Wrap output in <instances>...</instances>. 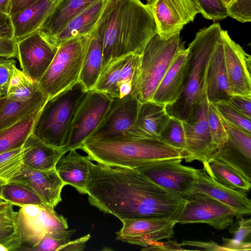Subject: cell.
I'll return each mask as SVG.
<instances>
[{
	"label": "cell",
	"instance_id": "obj_1",
	"mask_svg": "<svg viewBox=\"0 0 251 251\" xmlns=\"http://www.w3.org/2000/svg\"><path fill=\"white\" fill-rule=\"evenodd\" d=\"M86 190L91 205L121 221L151 218L176 220L187 201L135 169L94 164L91 161Z\"/></svg>",
	"mask_w": 251,
	"mask_h": 251
},
{
	"label": "cell",
	"instance_id": "obj_2",
	"mask_svg": "<svg viewBox=\"0 0 251 251\" xmlns=\"http://www.w3.org/2000/svg\"><path fill=\"white\" fill-rule=\"evenodd\" d=\"M93 30L102 46L101 70L120 57L142 55L157 33L150 10L140 0H105Z\"/></svg>",
	"mask_w": 251,
	"mask_h": 251
},
{
	"label": "cell",
	"instance_id": "obj_3",
	"mask_svg": "<svg viewBox=\"0 0 251 251\" xmlns=\"http://www.w3.org/2000/svg\"><path fill=\"white\" fill-rule=\"evenodd\" d=\"M79 149L91 160L104 165L135 169L146 164L172 159H185L186 152L156 137L126 135L88 138Z\"/></svg>",
	"mask_w": 251,
	"mask_h": 251
},
{
	"label": "cell",
	"instance_id": "obj_4",
	"mask_svg": "<svg viewBox=\"0 0 251 251\" xmlns=\"http://www.w3.org/2000/svg\"><path fill=\"white\" fill-rule=\"evenodd\" d=\"M222 28L214 23L198 32L187 48L188 55L183 90L173 103L166 105L170 117L186 121L194 107L205 96V78L207 64L219 40Z\"/></svg>",
	"mask_w": 251,
	"mask_h": 251
},
{
	"label": "cell",
	"instance_id": "obj_5",
	"mask_svg": "<svg viewBox=\"0 0 251 251\" xmlns=\"http://www.w3.org/2000/svg\"><path fill=\"white\" fill-rule=\"evenodd\" d=\"M87 92L78 81L49 98L39 113L32 133L49 145L65 147L76 110Z\"/></svg>",
	"mask_w": 251,
	"mask_h": 251
},
{
	"label": "cell",
	"instance_id": "obj_6",
	"mask_svg": "<svg viewBox=\"0 0 251 251\" xmlns=\"http://www.w3.org/2000/svg\"><path fill=\"white\" fill-rule=\"evenodd\" d=\"M90 34L66 41L56 54L38 84L50 98L79 81Z\"/></svg>",
	"mask_w": 251,
	"mask_h": 251
},
{
	"label": "cell",
	"instance_id": "obj_7",
	"mask_svg": "<svg viewBox=\"0 0 251 251\" xmlns=\"http://www.w3.org/2000/svg\"><path fill=\"white\" fill-rule=\"evenodd\" d=\"M14 221V251H31L47 236L68 229L67 219L48 206L23 205Z\"/></svg>",
	"mask_w": 251,
	"mask_h": 251
},
{
	"label": "cell",
	"instance_id": "obj_8",
	"mask_svg": "<svg viewBox=\"0 0 251 251\" xmlns=\"http://www.w3.org/2000/svg\"><path fill=\"white\" fill-rule=\"evenodd\" d=\"M183 49L180 32L168 38L157 33L150 40L141 55L138 83L140 103L151 100L176 54Z\"/></svg>",
	"mask_w": 251,
	"mask_h": 251
},
{
	"label": "cell",
	"instance_id": "obj_9",
	"mask_svg": "<svg viewBox=\"0 0 251 251\" xmlns=\"http://www.w3.org/2000/svg\"><path fill=\"white\" fill-rule=\"evenodd\" d=\"M141 59V55L130 53L111 60L101 71L93 89L112 99L131 94L138 99Z\"/></svg>",
	"mask_w": 251,
	"mask_h": 251
},
{
	"label": "cell",
	"instance_id": "obj_10",
	"mask_svg": "<svg viewBox=\"0 0 251 251\" xmlns=\"http://www.w3.org/2000/svg\"><path fill=\"white\" fill-rule=\"evenodd\" d=\"M182 160L154 161L135 169L164 189L187 200L195 193L197 169L183 165Z\"/></svg>",
	"mask_w": 251,
	"mask_h": 251
},
{
	"label": "cell",
	"instance_id": "obj_11",
	"mask_svg": "<svg viewBox=\"0 0 251 251\" xmlns=\"http://www.w3.org/2000/svg\"><path fill=\"white\" fill-rule=\"evenodd\" d=\"M112 99L95 89L88 90L78 107L72 125L68 143V151L79 149L96 130L105 115Z\"/></svg>",
	"mask_w": 251,
	"mask_h": 251
},
{
	"label": "cell",
	"instance_id": "obj_12",
	"mask_svg": "<svg viewBox=\"0 0 251 251\" xmlns=\"http://www.w3.org/2000/svg\"><path fill=\"white\" fill-rule=\"evenodd\" d=\"M235 216L226 204L205 194L195 192L187 200L176 221L180 224L205 223L222 230L233 224Z\"/></svg>",
	"mask_w": 251,
	"mask_h": 251
},
{
	"label": "cell",
	"instance_id": "obj_13",
	"mask_svg": "<svg viewBox=\"0 0 251 251\" xmlns=\"http://www.w3.org/2000/svg\"><path fill=\"white\" fill-rule=\"evenodd\" d=\"M140 102L133 95L112 99L103 120L88 138H98L118 135L149 137L136 126Z\"/></svg>",
	"mask_w": 251,
	"mask_h": 251
},
{
	"label": "cell",
	"instance_id": "obj_14",
	"mask_svg": "<svg viewBox=\"0 0 251 251\" xmlns=\"http://www.w3.org/2000/svg\"><path fill=\"white\" fill-rule=\"evenodd\" d=\"M206 97L196 105L188 118L181 121L183 127L187 157L186 162L208 160L217 150L213 144L207 119Z\"/></svg>",
	"mask_w": 251,
	"mask_h": 251
},
{
	"label": "cell",
	"instance_id": "obj_15",
	"mask_svg": "<svg viewBox=\"0 0 251 251\" xmlns=\"http://www.w3.org/2000/svg\"><path fill=\"white\" fill-rule=\"evenodd\" d=\"M156 23L157 34L168 38L193 22L199 11L192 0H146Z\"/></svg>",
	"mask_w": 251,
	"mask_h": 251
},
{
	"label": "cell",
	"instance_id": "obj_16",
	"mask_svg": "<svg viewBox=\"0 0 251 251\" xmlns=\"http://www.w3.org/2000/svg\"><path fill=\"white\" fill-rule=\"evenodd\" d=\"M122 228L116 233V240L143 248L163 239L174 237L176 220L151 218L125 219Z\"/></svg>",
	"mask_w": 251,
	"mask_h": 251
},
{
	"label": "cell",
	"instance_id": "obj_17",
	"mask_svg": "<svg viewBox=\"0 0 251 251\" xmlns=\"http://www.w3.org/2000/svg\"><path fill=\"white\" fill-rule=\"evenodd\" d=\"M58 48L49 43L37 31L17 41L18 56L22 72L38 83L52 60Z\"/></svg>",
	"mask_w": 251,
	"mask_h": 251
},
{
	"label": "cell",
	"instance_id": "obj_18",
	"mask_svg": "<svg viewBox=\"0 0 251 251\" xmlns=\"http://www.w3.org/2000/svg\"><path fill=\"white\" fill-rule=\"evenodd\" d=\"M227 82L232 95L251 97V56L230 37L227 30L221 33Z\"/></svg>",
	"mask_w": 251,
	"mask_h": 251
},
{
	"label": "cell",
	"instance_id": "obj_19",
	"mask_svg": "<svg viewBox=\"0 0 251 251\" xmlns=\"http://www.w3.org/2000/svg\"><path fill=\"white\" fill-rule=\"evenodd\" d=\"M8 182L34 193L52 208L62 201L61 191L65 186L55 169L41 171L25 165L21 173Z\"/></svg>",
	"mask_w": 251,
	"mask_h": 251
},
{
	"label": "cell",
	"instance_id": "obj_20",
	"mask_svg": "<svg viewBox=\"0 0 251 251\" xmlns=\"http://www.w3.org/2000/svg\"><path fill=\"white\" fill-rule=\"evenodd\" d=\"M195 192L208 195L228 206L238 216L251 214V201L246 193L223 185L214 180L203 169H197Z\"/></svg>",
	"mask_w": 251,
	"mask_h": 251
},
{
	"label": "cell",
	"instance_id": "obj_21",
	"mask_svg": "<svg viewBox=\"0 0 251 251\" xmlns=\"http://www.w3.org/2000/svg\"><path fill=\"white\" fill-rule=\"evenodd\" d=\"M232 96L227 82L223 45L220 36L207 64L205 96L208 101L215 103L227 101Z\"/></svg>",
	"mask_w": 251,
	"mask_h": 251
},
{
	"label": "cell",
	"instance_id": "obj_22",
	"mask_svg": "<svg viewBox=\"0 0 251 251\" xmlns=\"http://www.w3.org/2000/svg\"><path fill=\"white\" fill-rule=\"evenodd\" d=\"M188 55L187 49L177 53L151 100L167 105L178 98L183 88Z\"/></svg>",
	"mask_w": 251,
	"mask_h": 251
},
{
	"label": "cell",
	"instance_id": "obj_23",
	"mask_svg": "<svg viewBox=\"0 0 251 251\" xmlns=\"http://www.w3.org/2000/svg\"><path fill=\"white\" fill-rule=\"evenodd\" d=\"M22 147L24 165L41 171L55 169L58 160L68 152L65 147H56L49 145L32 133Z\"/></svg>",
	"mask_w": 251,
	"mask_h": 251
},
{
	"label": "cell",
	"instance_id": "obj_24",
	"mask_svg": "<svg viewBox=\"0 0 251 251\" xmlns=\"http://www.w3.org/2000/svg\"><path fill=\"white\" fill-rule=\"evenodd\" d=\"M58 2L37 0L20 11L11 14L14 36L17 41L38 31Z\"/></svg>",
	"mask_w": 251,
	"mask_h": 251
},
{
	"label": "cell",
	"instance_id": "obj_25",
	"mask_svg": "<svg viewBox=\"0 0 251 251\" xmlns=\"http://www.w3.org/2000/svg\"><path fill=\"white\" fill-rule=\"evenodd\" d=\"M60 158L55 170L65 185L74 187L79 193L87 194L86 185L89 175V164L91 160L72 150Z\"/></svg>",
	"mask_w": 251,
	"mask_h": 251
},
{
	"label": "cell",
	"instance_id": "obj_26",
	"mask_svg": "<svg viewBox=\"0 0 251 251\" xmlns=\"http://www.w3.org/2000/svg\"><path fill=\"white\" fill-rule=\"evenodd\" d=\"M105 1L97 0L94 2L47 41L58 48L71 39L90 34L100 15Z\"/></svg>",
	"mask_w": 251,
	"mask_h": 251
},
{
	"label": "cell",
	"instance_id": "obj_27",
	"mask_svg": "<svg viewBox=\"0 0 251 251\" xmlns=\"http://www.w3.org/2000/svg\"><path fill=\"white\" fill-rule=\"evenodd\" d=\"M97 0H61L46 18L39 31L47 41Z\"/></svg>",
	"mask_w": 251,
	"mask_h": 251
},
{
	"label": "cell",
	"instance_id": "obj_28",
	"mask_svg": "<svg viewBox=\"0 0 251 251\" xmlns=\"http://www.w3.org/2000/svg\"><path fill=\"white\" fill-rule=\"evenodd\" d=\"M209 158L223 162L251 182V147L238 145L227 139Z\"/></svg>",
	"mask_w": 251,
	"mask_h": 251
},
{
	"label": "cell",
	"instance_id": "obj_29",
	"mask_svg": "<svg viewBox=\"0 0 251 251\" xmlns=\"http://www.w3.org/2000/svg\"><path fill=\"white\" fill-rule=\"evenodd\" d=\"M169 118L165 105L148 100L140 103L136 126L148 137L158 138Z\"/></svg>",
	"mask_w": 251,
	"mask_h": 251
},
{
	"label": "cell",
	"instance_id": "obj_30",
	"mask_svg": "<svg viewBox=\"0 0 251 251\" xmlns=\"http://www.w3.org/2000/svg\"><path fill=\"white\" fill-rule=\"evenodd\" d=\"M102 53V44L93 30L79 77V81L87 91L94 88L99 78L101 70Z\"/></svg>",
	"mask_w": 251,
	"mask_h": 251
},
{
	"label": "cell",
	"instance_id": "obj_31",
	"mask_svg": "<svg viewBox=\"0 0 251 251\" xmlns=\"http://www.w3.org/2000/svg\"><path fill=\"white\" fill-rule=\"evenodd\" d=\"M48 99L42 91L25 100H15L7 97L4 105L0 111V131L24 116L41 109Z\"/></svg>",
	"mask_w": 251,
	"mask_h": 251
},
{
	"label": "cell",
	"instance_id": "obj_32",
	"mask_svg": "<svg viewBox=\"0 0 251 251\" xmlns=\"http://www.w3.org/2000/svg\"><path fill=\"white\" fill-rule=\"evenodd\" d=\"M41 109L24 116L0 131V154L22 147L28 136L32 133Z\"/></svg>",
	"mask_w": 251,
	"mask_h": 251
},
{
	"label": "cell",
	"instance_id": "obj_33",
	"mask_svg": "<svg viewBox=\"0 0 251 251\" xmlns=\"http://www.w3.org/2000/svg\"><path fill=\"white\" fill-rule=\"evenodd\" d=\"M202 163L208 175L220 184L243 193L250 190L251 182L223 162L209 158Z\"/></svg>",
	"mask_w": 251,
	"mask_h": 251
},
{
	"label": "cell",
	"instance_id": "obj_34",
	"mask_svg": "<svg viewBox=\"0 0 251 251\" xmlns=\"http://www.w3.org/2000/svg\"><path fill=\"white\" fill-rule=\"evenodd\" d=\"M244 217H236L235 222L228 227L229 232L233 235L232 239L222 237V246L226 251L251 250V219Z\"/></svg>",
	"mask_w": 251,
	"mask_h": 251
},
{
	"label": "cell",
	"instance_id": "obj_35",
	"mask_svg": "<svg viewBox=\"0 0 251 251\" xmlns=\"http://www.w3.org/2000/svg\"><path fill=\"white\" fill-rule=\"evenodd\" d=\"M40 91L38 83L30 79L16 66L14 67L7 98L15 100H28Z\"/></svg>",
	"mask_w": 251,
	"mask_h": 251
},
{
	"label": "cell",
	"instance_id": "obj_36",
	"mask_svg": "<svg viewBox=\"0 0 251 251\" xmlns=\"http://www.w3.org/2000/svg\"><path fill=\"white\" fill-rule=\"evenodd\" d=\"M1 196L6 201L20 207L28 204L48 206L34 193L11 182L3 187Z\"/></svg>",
	"mask_w": 251,
	"mask_h": 251
},
{
	"label": "cell",
	"instance_id": "obj_37",
	"mask_svg": "<svg viewBox=\"0 0 251 251\" xmlns=\"http://www.w3.org/2000/svg\"><path fill=\"white\" fill-rule=\"evenodd\" d=\"M24 165L22 147L0 154V178L7 182L18 176Z\"/></svg>",
	"mask_w": 251,
	"mask_h": 251
},
{
	"label": "cell",
	"instance_id": "obj_38",
	"mask_svg": "<svg viewBox=\"0 0 251 251\" xmlns=\"http://www.w3.org/2000/svg\"><path fill=\"white\" fill-rule=\"evenodd\" d=\"M158 138L172 147L186 152L184 131L182 122L178 119L170 117L167 125L161 131Z\"/></svg>",
	"mask_w": 251,
	"mask_h": 251
},
{
	"label": "cell",
	"instance_id": "obj_39",
	"mask_svg": "<svg viewBox=\"0 0 251 251\" xmlns=\"http://www.w3.org/2000/svg\"><path fill=\"white\" fill-rule=\"evenodd\" d=\"M207 119L213 143L218 148L227 141L228 135L214 104L208 101Z\"/></svg>",
	"mask_w": 251,
	"mask_h": 251
},
{
	"label": "cell",
	"instance_id": "obj_40",
	"mask_svg": "<svg viewBox=\"0 0 251 251\" xmlns=\"http://www.w3.org/2000/svg\"><path fill=\"white\" fill-rule=\"evenodd\" d=\"M199 13L204 18L215 21L225 19L227 15V6L223 0H192Z\"/></svg>",
	"mask_w": 251,
	"mask_h": 251
},
{
	"label": "cell",
	"instance_id": "obj_41",
	"mask_svg": "<svg viewBox=\"0 0 251 251\" xmlns=\"http://www.w3.org/2000/svg\"><path fill=\"white\" fill-rule=\"evenodd\" d=\"M213 104L223 118L251 134V119L238 112L227 101H218Z\"/></svg>",
	"mask_w": 251,
	"mask_h": 251
},
{
	"label": "cell",
	"instance_id": "obj_42",
	"mask_svg": "<svg viewBox=\"0 0 251 251\" xmlns=\"http://www.w3.org/2000/svg\"><path fill=\"white\" fill-rule=\"evenodd\" d=\"M75 229L61 231L54 235L47 236L31 251H57L58 249L71 240Z\"/></svg>",
	"mask_w": 251,
	"mask_h": 251
},
{
	"label": "cell",
	"instance_id": "obj_43",
	"mask_svg": "<svg viewBox=\"0 0 251 251\" xmlns=\"http://www.w3.org/2000/svg\"><path fill=\"white\" fill-rule=\"evenodd\" d=\"M227 9L228 17L243 23L251 21V0H232Z\"/></svg>",
	"mask_w": 251,
	"mask_h": 251
},
{
	"label": "cell",
	"instance_id": "obj_44",
	"mask_svg": "<svg viewBox=\"0 0 251 251\" xmlns=\"http://www.w3.org/2000/svg\"><path fill=\"white\" fill-rule=\"evenodd\" d=\"M16 61L13 58L0 57V97L7 96Z\"/></svg>",
	"mask_w": 251,
	"mask_h": 251
},
{
	"label": "cell",
	"instance_id": "obj_45",
	"mask_svg": "<svg viewBox=\"0 0 251 251\" xmlns=\"http://www.w3.org/2000/svg\"><path fill=\"white\" fill-rule=\"evenodd\" d=\"M227 101L238 112L251 119V97L232 95Z\"/></svg>",
	"mask_w": 251,
	"mask_h": 251
},
{
	"label": "cell",
	"instance_id": "obj_46",
	"mask_svg": "<svg viewBox=\"0 0 251 251\" xmlns=\"http://www.w3.org/2000/svg\"><path fill=\"white\" fill-rule=\"evenodd\" d=\"M18 56L17 41L15 38L0 37V57L14 58Z\"/></svg>",
	"mask_w": 251,
	"mask_h": 251
},
{
	"label": "cell",
	"instance_id": "obj_47",
	"mask_svg": "<svg viewBox=\"0 0 251 251\" xmlns=\"http://www.w3.org/2000/svg\"><path fill=\"white\" fill-rule=\"evenodd\" d=\"M176 240L170 239L166 242H158L153 245L143 248L142 251H185Z\"/></svg>",
	"mask_w": 251,
	"mask_h": 251
},
{
	"label": "cell",
	"instance_id": "obj_48",
	"mask_svg": "<svg viewBox=\"0 0 251 251\" xmlns=\"http://www.w3.org/2000/svg\"><path fill=\"white\" fill-rule=\"evenodd\" d=\"M181 246H188L199 248L201 250L204 251H226V249L222 246L218 245L213 241L208 242L200 241H188L185 240L180 243Z\"/></svg>",
	"mask_w": 251,
	"mask_h": 251
},
{
	"label": "cell",
	"instance_id": "obj_49",
	"mask_svg": "<svg viewBox=\"0 0 251 251\" xmlns=\"http://www.w3.org/2000/svg\"><path fill=\"white\" fill-rule=\"evenodd\" d=\"M91 236L88 234L74 240H70L59 247L57 251H81L85 247L86 243L89 240Z\"/></svg>",
	"mask_w": 251,
	"mask_h": 251
},
{
	"label": "cell",
	"instance_id": "obj_50",
	"mask_svg": "<svg viewBox=\"0 0 251 251\" xmlns=\"http://www.w3.org/2000/svg\"><path fill=\"white\" fill-rule=\"evenodd\" d=\"M14 233V224L0 225V243L3 244L8 251H12L11 242Z\"/></svg>",
	"mask_w": 251,
	"mask_h": 251
},
{
	"label": "cell",
	"instance_id": "obj_51",
	"mask_svg": "<svg viewBox=\"0 0 251 251\" xmlns=\"http://www.w3.org/2000/svg\"><path fill=\"white\" fill-rule=\"evenodd\" d=\"M0 37L10 39L14 38L10 15L1 12H0Z\"/></svg>",
	"mask_w": 251,
	"mask_h": 251
},
{
	"label": "cell",
	"instance_id": "obj_52",
	"mask_svg": "<svg viewBox=\"0 0 251 251\" xmlns=\"http://www.w3.org/2000/svg\"><path fill=\"white\" fill-rule=\"evenodd\" d=\"M15 213L13 204L6 210L0 213V225L14 224Z\"/></svg>",
	"mask_w": 251,
	"mask_h": 251
},
{
	"label": "cell",
	"instance_id": "obj_53",
	"mask_svg": "<svg viewBox=\"0 0 251 251\" xmlns=\"http://www.w3.org/2000/svg\"><path fill=\"white\" fill-rule=\"evenodd\" d=\"M37 0H12L10 15L20 11Z\"/></svg>",
	"mask_w": 251,
	"mask_h": 251
},
{
	"label": "cell",
	"instance_id": "obj_54",
	"mask_svg": "<svg viewBox=\"0 0 251 251\" xmlns=\"http://www.w3.org/2000/svg\"><path fill=\"white\" fill-rule=\"evenodd\" d=\"M12 0H0V12L10 15Z\"/></svg>",
	"mask_w": 251,
	"mask_h": 251
},
{
	"label": "cell",
	"instance_id": "obj_55",
	"mask_svg": "<svg viewBox=\"0 0 251 251\" xmlns=\"http://www.w3.org/2000/svg\"><path fill=\"white\" fill-rule=\"evenodd\" d=\"M12 204L9 201L0 203V213L6 210Z\"/></svg>",
	"mask_w": 251,
	"mask_h": 251
},
{
	"label": "cell",
	"instance_id": "obj_56",
	"mask_svg": "<svg viewBox=\"0 0 251 251\" xmlns=\"http://www.w3.org/2000/svg\"><path fill=\"white\" fill-rule=\"evenodd\" d=\"M7 183L8 182L0 178V196L2 197L1 195L3 188Z\"/></svg>",
	"mask_w": 251,
	"mask_h": 251
},
{
	"label": "cell",
	"instance_id": "obj_57",
	"mask_svg": "<svg viewBox=\"0 0 251 251\" xmlns=\"http://www.w3.org/2000/svg\"><path fill=\"white\" fill-rule=\"evenodd\" d=\"M7 96L0 97V111L3 108L6 101Z\"/></svg>",
	"mask_w": 251,
	"mask_h": 251
},
{
	"label": "cell",
	"instance_id": "obj_58",
	"mask_svg": "<svg viewBox=\"0 0 251 251\" xmlns=\"http://www.w3.org/2000/svg\"><path fill=\"white\" fill-rule=\"evenodd\" d=\"M0 251H8L6 246L1 243H0Z\"/></svg>",
	"mask_w": 251,
	"mask_h": 251
},
{
	"label": "cell",
	"instance_id": "obj_59",
	"mask_svg": "<svg viewBox=\"0 0 251 251\" xmlns=\"http://www.w3.org/2000/svg\"><path fill=\"white\" fill-rule=\"evenodd\" d=\"M226 6H228L232 0H223Z\"/></svg>",
	"mask_w": 251,
	"mask_h": 251
},
{
	"label": "cell",
	"instance_id": "obj_60",
	"mask_svg": "<svg viewBox=\"0 0 251 251\" xmlns=\"http://www.w3.org/2000/svg\"><path fill=\"white\" fill-rule=\"evenodd\" d=\"M6 201L2 197L0 196V203Z\"/></svg>",
	"mask_w": 251,
	"mask_h": 251
},
{
	"label": "cell",
	"instance_id": "obj_61",
	"mask_svg": "<svg viewBox=\"0 0 251 251\" xmlns=\"http://www.w3.org/2000/svg\"><path fill=\"white\" fill-rule=\"evenodd\" d=\"M50 1H51L52 2H53V3H57L58 2H59L60 1H61V0H49Z\"/></svg>",
	"mask_w": 251,
	"mask_h": 251
}]
</instances>
